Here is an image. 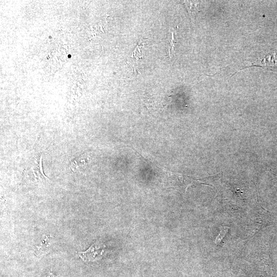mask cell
I'll list each match as a JSON object with an SVG mask.
<instances>
[{"label": "cell", "mask_w": 277, "mask_h": 277, "mask_svg": "<svg viewBox=\"0 0 277 277\" xmlns=\"http://www.w3.org/2000/svg\"><path fill=\"white\" fill-rule=\"evenodd\" d=\"M251 67H260L266 70L277 72V51H273L266 53L260 57L252 65L244 68Z\"/></svg>", "instance_id": "1"}, {"label": "cell", "mask_w": 277, "mask_h": 277, "mask_svg": "<svg viewBox=\"0 0 277 277\" xmlns=\"http://www.w3.org/2000/svg\"><path fill=\"white\" fill-rule=\"evenodd\" d=\"M104 251L103 246L94 243L86 251L80 252V256L85 261H95L102 257Z\"/></svg>", "instance_id": "2"}, {"label": "cell", "mask_w": 277, "mask_h": 277, "mask_svg": "<svg viewBox=\"0 0 277 277\" xmlns=\"http://www.w3.org/2000/svg\"><path fill=\"white\" fill-rule=\"evenodd\" d=\"M171 181L174 187L180 190L185 191L187 188L196 180L189 176L173 174L172 175Z\"/></svg>", "instance_id": "3"}, {"label": "cell", "mask_w": 277, "mask_h": 277, "mask_svg": "<svg viewBox=\"0 0 277 277\" xmlns=\"http://www.w3.org/2000/svg\"><path fill=\"white\" fill-rule=\"evenodd\" d=\"M50 246L49 242V237L46 236L43 241L42 242L39 246L36 247V249L35 250V252L36 255H43L45 253L48 252L49 247Z\"/></svg>", "instance_id": "4"}, {"label": "cell", "mask_w": 277, "mask_h": 277, "mask_svg": "<svg viewBox=\"0 0 277 277\" xmlns=\"http://www.w3.org/2000/svg\"><path fill=\"white\" fill-rule=\"evenodd\" d=\"M229 227L227 226H221L220 232L215 240V244H217L221 242L226 233L228 232Z\"/></svg>", "instance_id": "5"}, {"label": "cell", "mask_w": 277, "mask_h": 277, "mask_svg": "<svg viewBox=\"0 0 277 277\" xmlns=\"http://www.w3.org/2000/svg\"><path fill=\"white\" fill-rule=\"evenodd\" d=\"M48 277H54L53 274L52 273H50Z\"/></svg>", "instance_id": "6"}]
</instances>
